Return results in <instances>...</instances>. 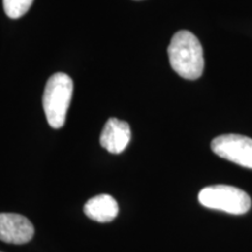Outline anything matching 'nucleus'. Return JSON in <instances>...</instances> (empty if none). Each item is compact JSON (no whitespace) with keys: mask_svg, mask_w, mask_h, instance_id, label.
I'll return each instance as SVG.
<instances>
[{"mask_svg":"<svg viewBox=\"0 0 252 252\" xmlns=\"http://www.w3.org/2000/svg\"><path fill=\"white\" fill-rule=\"evenodd\" d=\"M34 236L31 220L14 213H0V241L8 244L28 243Z\"/></svg>","mask_w":252,"mask_h":252,"instance_id":"obj_5","label":"nucleus"},{"mask_svg":"<svg viewBox=\"0 0 252 252\" xmlns=\"http://www.w3.org/2000/svg\"><path fill=\"white\" fill-rule=\"evenodd\" d=\"M131 140V128L126 122L110 118L104 125L100 134V145L108 152L119 154L124 152Z\"/></svg>","mask_w":252,"mask_h":252,"instance_id":"obj_6","label":"nucleus"},{"mask_svg":"<svg viewBox=\"0 0 252 252\" xmlns=\"http://www.w3.org/2000/svg\"><path fill=\"white\" fill-rule=\"evenodd\" d=\"M72 89V80L63 72H56L47 82L42 104L47 122L52 127L60 128L64 125L71 102Z\"/></svg>","mask_w":252,"mask_h":252,"instance_id":"obj_2","label":"nucleus"},{"mask_svg":"<svg viewBox=\"0 0 252 252\" xmlns=\"http://www.w3.org/2000/svg\"><path fill=\"white\" fill-rule=\"evenodd\" d=\"M118 213L117 201L108 194L97 195L84 204V214L90 220L99 223L111 222L117 217Z\"/></svg>","mask_w":252,"mask_h":252,"instance_id":"obj_7","label":"nucleus"},{"mask_svg":"<svg viewBox=\"0 0 252 252\" xmlns=\"http://www.w3.org/2000/svg\"><path fill=\"white\" fill-rule=\"evenodd\" d=\"M168 58L176 74L186 80H197L204 68L203 49L193 33L180 31L174 34L168 47Z\"/></svg>","mask_w":252,"mask_h":252,"instance_id":"obj_1","label":"nucleus"},{"mask_svg":"<svg viewBox=\"0 0 252 252\" xmlns=\"http://www.w3.org/2000/svg\"><path fill=\"white\" fill-rule=\"evenodd\" d=\"M34 0H2L6 15L11 19H19L31 8Z\"/></svg>","mask_w":252,"mask_h":252,"instance_id":"obj_8","label":"nucleus"},{"mask_svg":"<svg viewBox=\"0 0 252 252\" xmlns=\"http://www.w3.org/2000/svg\"><path fill=\"white\" fill-rule=\"evenodd\" d=\"M213 152L223 159L252 169V139L241 134H223L212 141Z\"/></svg>","mask_w":252,"mask_h":252,"instance_id":"obj_4","label":"nucleus"},{"mask_svg":"<svg viewBox=\"0 0 252 252\" xmlns=\"http://www.w3.org/2000/svg\"><path fill=\"white\" fill-rule=\"evenodd\" d=\"M198 202L209 209L242 215L251 208V198L242 189L226 185L209 186L198 193Z\"/></svg>","mask_w":252,"mask_h":252,"instance_id":"obj_3","label":"nucleus"}]
</instances>
